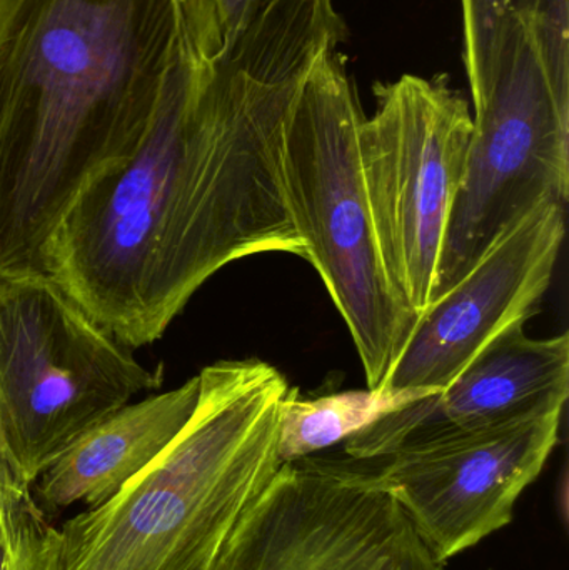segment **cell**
<instances>
[{
  "label": "cell",
  "mask_w": 569,
  "mask_h": 570,
  "mask_svg": "<svg viewBox=\"0 0 569 570\" xmlns=\"http://www.w3.org/2000/svg\"><path fill=\"white\" fill-rule=\"evenodd\" d=\"M344 37L334 0H269L170 92L133 156L84 187L47 243L43 273L134 348L159 341L230 263L307 261L284 137L311 70Z\"/></svg>",
  "instance_id": "cell-1"
},
{
  "label": "cell",
  "mask_w": 569,
  "mask_h": 570,
  "mask_svg": "<svg viewBox=\"0 0 569 570\" xmlns=\"http://www.w3.org/2000/svg\"><path fill=\"white\" fill-rule=\"evenodd\" d=\"M224 47L210 0H0V276Z\"/></svg>",
  "instance_id": "cell-2"
},
{
  "label": "cell",
  "mask_w": 569,
  "mask_h": 570,
  "mask_svg": "<svg viewBox=\"0 0 569 570\" xmlns=\"http://www.w3.org/2000/svg\"><path fill=\"white\" fill-rule=\"evenodd\" d=\"M290 389L259 358L204 367L196 409L166 451L60 529L63 570H213L283 465L279 411Z\"/></svg>",
  "instance_id": "cell-3"
},
{
  "label": "cell",
  "mask_w": 569,
  "mask_h": 570,
  "mask_svg": "<svg viewBox=\"0 0 569 570\" xmlns=\"http://www.w3.org/2000/svg\"><path fill=\"white\" fill-rule=\"evenodd\" d=\"M473 106L433 301L541 204L567 206L569 17H504Z\"/></svg>",
  "instance_id": "cell-4"
},
{
  "label": "cell",
  "mask_w": 569,
  "mask_h": 570,
  "mask_svg": "<svg viewBox=\"0 0 569 570\" xmlns=\"http://www.w3.org/2000/svg\"><path fill=\"white\" fill-rule=\"evenodd\" d=\"M364 117L343 57L324 53L287 120L284 179L307 263L353 337L367 389H381L420 314L381 261L357 149Z\"/></svg>",
  "instance_id": "cell-5"
},
{
  "label": "cell",
  "mask_w": 569,
  "mask_h": 570,
  "mask_svg": "<svg viewBox=\"0 0 569 570\" xmlns=\"http://www.w3.org/2000/svg\"><path fill=\"white\" fill-rule=\"evenodd\" d=\"M50 274L0 276V445L30 484L80 435L163 385Z\"/></svg>",
  "instance_id": "cell-6"
},
{
  "label": "cell",
  "mask_w": 569,
  "mask_h": 570,
  "mask_svg": "<svg viewBox=\"0 0 569 570\" xmlns=\"http://www.w3.org/2000/svg\"><path fill=\"white\" fill-rule=\"evenodd\" d=\"M374 97L376 110L357 130L364 189L387 279L421 314L433 302L473 116L447 76H403Z\"/></svg>",
  "instance_id": "cell-7"
},
{
  "label": "cell",
  "mask_w": 569,
  "mask_h": 570,
  "mask_svg": "<svg viewBox=\"0 0 569 570\" xmlns=\"http://www.w3.org/2000/svg\"><path fill=\"white\" fill-rule=\"evenodd\" d=\"M214 570H444L370 472L286 462L247 505Z\"/></svg>",
  "instance_id": "cell-8"
},
{
  "label": "cell",
  "mask_w": 569,
  "mask_h": 570,
  "mask_svg": "<svg viewBox=\"0 0 569 570\" xmlns=\"http://www.w3.org/2000/svg\"><path fill=\"white\" fill-rule=\"evenodd\" d=\"M561 414L398 452L374 475L444 566L513 521L560 442Z\"/></svg>",
  "instance_id": "cell-9"
},
{
  "label": "cell",
  "mask_w": 569,
  "mask_h": 570,
  "mask_svg": "<svg viewBox=\"0 0 569 570\" xmlns=\"http://www.w3.org/2000/svg\"><path fill=\"white\" fill-rule=\"evenodd\" d=\"M567 233V206L541 204L420 314L381 389L440 392L538 308Z\"/></svg>",
  "instance_id": "cell-10"
},
{
  "label": "cell",
  "mask_w": 569,
  "mask_h": 570,
  "mask_svg": "<svg viewBox=\"0 0 569 570\" xmlns=\"http://www.w3.org/2000/svg\"><path fill=\"white\" fill-rule=\"evenodd\" d=\"M569 395V335L531 338L523 325L488 345L436 394L377 421L344 442L356 461L563 412Z\"/></svg>",
  "instance_id": "cell-11"
},
{
  "label": "cell",
  "mask_w": 569,
  "mask_h": 570,
  "mask_svg": "<svg viewBox=\"0 0 569 570\" xmlns=\"http://www.w3.org/2000/svg\"><path fill=\"white\" fill-rule=\"evenodd\" d=\"M199 375L180 387L124 405L80 435L36 481V502L47 518L82 502L97 508L156 461L189 421Z\"/></svg>",
  "instance_id": "cell-12"
},
{
  "label": "cell",
  "mask_w": 569,
  "mask_h": 570,
  "mask_svg": "<svg viewBox=\"0 0 569 570\" xmlns=\"http://www.w3.org/2000/svg\"><path fill=\"white\" fill-rule=\"evenodd\" d=\"M431 394L436 392L366 389L303 399L297 389L291 387L279 411L277 452L281 462L300 461L346 442L386 415Z\"/></svg>",
  "instance_id": "cell-13"
},
{
  "label": "cell",
  "mask_w": 569,
  "mask_h": 570,
  "mask_svg": "<svg viewBox=\"0 0 569 570\" xmlns=\"http://www.w3.org/2000/svg\"><path fill=\"white\" fill-rule=\"evenodd\" d=\"M0 570H63L62 532L50 524L32 489L12 492L0 505Z\"/></svg>",
  "instance_id": "cell-14"
},
{
  "label": "cell",
  "mask_w": 569,
  "mask_h": 570,
  "mask_svg": "<svg viewBox=\"0 0 569 570\" xmlns=\"http://www.w3.org/2000/svg\"><path fill=\"white\" fill-rule=\"evenodd\" d=\"M464 20V63L471 96L483 86L501 20L510 13L569 17V0H461Z\"/></svg>",
  "instance_id": "cell-15"
},
{
  "label": "cell",
  "mask_w": 569,
  "mask_h": 570,
  "mask_svg": "<svg viewBox=\"0 0 569 570\" xmlns=\"http://www.w3.org/2000/svg\"><path fill=\"white\" fill-rule=\"evenodd\" d=\"M269 0H210L224 46L233 43L259 16Z\"/></svg>",
  "instance_id": "cell-16"
},
{
  "label": "cell",
  "mask_w": 569,
  "mask_h": 570,
  "mask_svg": "<svg viewBox=\"0 0 569 570\" xmlns=\"http://www.w3.org/2000/svg\"><path fill=\"white\" fill-rule=\"evenodd\" d=\"M22 489H32V484L27 481L26 475L20 472V469L13 464L12 459L7 455L0 445V505L7 495Z\"/></svg>",
  "instance_id": "cell-17"
},
{
  "label": "cell",
  "mask_w": 569,
  "mask_h": 570,
  "mask_svg": "<svg viewBox=\"0 0 569 570\" xmlns=\"http://www.w3.org/2000/svg\"><path fill=\"white\" fill-rule=\"evenodd\" d=\"M214 570V569H213Z\"/></svg>",
  "instance_id": "cell-18"
}]
</instances>
